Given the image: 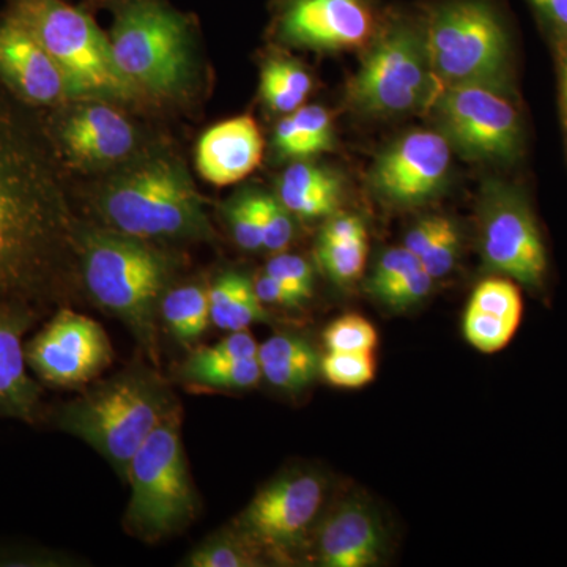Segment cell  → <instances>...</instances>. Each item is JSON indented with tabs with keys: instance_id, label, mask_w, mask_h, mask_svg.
I'll list each match as a JSON object with an SVG mask.
<instances>
[{
	"instance_id": "6da1fadb",
	"label": "cell",
	"mask_w": 567,
	"mask_h": 567,
	"mask_svg": "<svg viewBox=\"0 0 567 567\" xmlns=\"http://www.w3.org/2000/svg\"><path fill=\"white\" fill-rule=\"evenodd\" d=\"M0 84V298L59 300L73 224L44 123Z\"/></svg>"
},
{
	"instance_id": "7a4b0ae2",
	"label": "cell",
	"mask_w": 567,
	"mask_h": 567,
	"mask_svg": "<svg viewBox=\"0 0 567 567\" xmlns=\"http://www.w3.org/2000/svg\"><path fill=\"white\" fill-rule=\"evenodd\" d=\"M175 406L158 375L132 371L62 405L52 423L84 440L126 476L134 454Z\"/></svg>"
},
{
	"instance_id": "3957f363",
	"label": "cell",
	"mask_w": 567,
	"mask_h": 567,
	"mask_svg": "<svg viewBox=\"0 0 567 567\" xmlns=\"http://www.w3.org/2000/svg\"><path fill=\"white\" fill-rule=\"evenodd\" d=\"M82 271L89 292L121 317L141 344L156 350V311L169 279L166 259L128 235H92L85 240Z\"/></svg>"
},
{
	"instance_id": "277c9868",
	"label": "cell",
	"mask_w": 567,
	"mask_h": 567,
	"mask_svg": "<svg viewBox=\"0 0 567 567\" xmlns=\"http://www.w3.org/2000/svg\"><path fill=\"white\" fill-rule=\"evenodd\" d=\"M3 13L20 21L61 66L73 99H130L137 89L115 65L110 40L65 0H7Z\"/></svg>"
},
{
	"instance_id": "5b68a950",
	"label": "cell",
	"mask_w": 567,
	"mask_h": 567,
	"mask_svg": "<svg viewBox=\"0 0 567 567\" xmlns=\"http://www.w3.org/2000/svg\"><path fill=\"white\" fill-rule=\"evenodd\" d=\"M181 423V409L175 406L126 470L132 486L126 527L148 543L181 532L196 517L197 498L183 453Z\"/></svg>"
},
{
	"instance_id": "8992f818",
	"label": "cell",
	"mask_w": 567,
	"mask_h": 567,
	"mask_svg": "<svg viewBox=\"0 0 567 567\" xmlns=\"http://www.w3.org/2000/svg\"><path fill=\"white\" fill-rule=\"evenodd\" d=\"M102 210L114 229L140 240L210 233L188 175L167 159H153L123 174L104 193Z\"/></svg>"
},
{
	"instance_id": "52a82bcc",
	"label": "cell",
	"mask_w": 567,
	"mask_h": 567,
	"mask_svg": "<svg viewBox=\"0 0 567 567\" xmlns=\"http://www.w3.org/2000/svg\"><path fill=\"white\" fill-rule=\"evenodd\" d=\"M110 44L115 65L137 91L175 95L189 80L188 22L159 0H122Z\"/></svg>"
},
{
	"instance_id": "ba28073f",
	"label": "cell",
	"mask_w": 567,
	"mask_h": 567,
	"mask_svg": "<svg viewBox=\"0 0 567 567\" xmlns=\"http://www.w3.org/2000/svg\"><path fill=\"white\" fill-rule=\"evenodd\" d=\"M436 93L461 82H498L507 55L505 29L481 0H454L432 14L424 40Z\"/></svg>"
},
{
	"instance_id": "9c48e42d",
	"label": "cell",
	"mask_w": 567,
	"mask_h": 567,
	"mask_svg": "<svg viewBox=\"0 0 567 567\" xmlns=\"http://www.w3.org/2000/svg\"><path fill=\"white\" fill-rule=\"evenodd\" d=\"M434 85L424 40L409 25L388 29L368 51L350 85L352 102L369 114H399L425 102Z\"/></svg>"
},
{
	"instance_id": "30bf717a",
	"label": "cell",
	"mask_w": 567,
	"mask_h": 567,
	"mask_svg": "<svg viewBox=\"0 0 567 567\" xmlns=\"http://www.w3.org/2000/svg\"><path fill=\"white\" fill-rule=\"evenodd\" d=\"M434 100L436 118L447 142L468 158L507 159L517 152L518 114L498 82L447 85Z\"/></svg>"
},
{
	"instance_id": "8fae6325",
	"label": "cell",
	"mask_w": 567,
	"mask_h": 567,
	"mask_svg": "<svg viewBox=\"0 0 567 567\" xmlns=\"http://www.w3.org/2000/svg\"><path fill=\"white\" fill-rule=\"evenodd\" d=\"M324 499V481L316 473L290 472L260 488L237 517L234 532L275 558L300 550L315 527Z\"/></svg>"
},
{
	"instance_id": "7c38bea8",
	"label": "cell",
	"mask_w": 567,
	"mask_h": 567,
	"mask_svg": "<svg viewBox=\"0 0 567 567\" xmlns=\"http://www.w3.org/2000/svg\"><path fill=\"white\" fill-rule=\"evenodd\" d=\"M110 339L95 320L63 308L25 344V361L52 386L76 388L92 382L110 365Z\"/></svg>"
},
{
	"instance_id": "4fadbf2b",
	"label": "cell",
	"mask_w": 567,
	"mask_h": 567,
	"mask_svg": "<svg viewBox=\"0 0 567 567\" xmlns=\"http://www.w3.org/2000/svg\"><path fill=\"white\" fill-rule=\"evenodd\" d=\"M481 249L487 267L528 289L543 287L547 254L528 204L516 193L492 194L484 207Z\"/></svg>"
},
{
	"instance_id": "5bb4252c",
	"label": "cell",
	"mask_w": 567,
	"mask_h": 567,
	"mask_svg": "<svg viewBox=\"0 0 567 567\" xmlns=\"http://www.w3.org/2000/svg\"><path fill=\"white\" fill-rule=\"evenodd\" d=\"M450 163V142L443 134L410 133L377 159L372 183L390 203H424L442 188Z\"/></svg>"
},
{
	"instance_id": "9a60e30c",
	"label": "cell",
	"mask_w": 567,
	"mask_h": 567,
	"mask_svg": "<svg viewBox=\"0 0 567 567\" xmlns=\"http://www.w3.org/2000/svg\"><path fill=\"white\" fill-rule=\"evenodd\" d=\"M0 84L32 110H51L73 99L61 66L7 13L0 17Z\"/></svg>"
},
{
	"instance_id": "2e32d148",
	"label": "cell",
	"mask_w": 567,
	"mask_h": 567,
	"mask_svg": "<svg viewBox=\"0 0 567 567\" xmlns=\"http://www.w3.org/2000/svg\"><path fill=\"white\" fill-rule=\"evenodd\" d=\"M374 32V17L364 0H289L279 18L287 43L312 50H353Z\"/></svg>"
},
{
	"instance_id": "e0dca14e",
	"label": "cell",
	"mask_w": 567,
	"mask_h": 567,
	"mask_svg": "<svg viewBox=\"0 0 567 567\" xmlns=\"http://www.w3.org/2000/svg\"><path fill=\"white\" fill-rule=\"evenodd\" d=\"M40 309L0 298V416L29 424L41 417V388L29 375L22 338L39 320Z\"/></svg>"
},
{
	"instance_id": "ac0fdd59",
	"label": "cell",
	"mask_w": 567,
	"mask_h": 567,
	"mask_svg": "<svg viewBox=\"0 0 567 567\" xmlns=\"http://www.w3.org/2000/svg\"><path fill=\"white\" fill-rule=\"evenodd\" d=\"M47 133L54 152L61 151L82 164L118 162L136 144L132 123L121 112L104 104L78 107L55 121Z\"/></svg>"
},
{
	"instance_id": "d6986e66",
	"label": "cell",
	"mask_w": 567,
	"mask_h": 567,
	"mask_svg": "<svg viewBox=\"0 0 567 567\" xmlns=\"http://www.w3.org/2000/svg\"><path fill=\"white\" fill-rule=\"evenodd\" d=\"M264 140L249 115L218 123L197 144V171L212 185L227 186L244 181L262 162Z\"/></svg>"
},
{
	"instance_id": "ffe728a7",
	"label": "cell",
	"mask_w": 567,
	"mask_h": 567,
	"mask_svg": "<svg viewBox=\"0 0 567 567\" xmlns=\"http://www.w3.org/2000/svg\"><path fill=\"white\" fill-rule=\"evenodd\" d=\"M317 550L324 567L375 566L383 536L374 513L360 502L342 503L320 527Z\"/></svg>"
},
{
	"instance_id": "44dd1931",
	"label": "cell",
	"mask_w": 567,
	"mask_h": 567,
	"mask_svg": "<svg viewBox=\"0 0 567 567\" xmlns=\"http://www.w3.org/2000/svg\"><path fill=\"white\" fill-rule=\"evenodd\" d=\"M279 200L303 219L334 215L341 203V182L330 171L309 163H295L279 181Z\"/></svg>"
},
{
	"instance_id": "7402d4cb",
	"label": "cell",
	"mask_w": 567,
	"mask_h": 567,
	"mask_svg": "<svg viewBox=\"0 0 567 567\" xmlns=\"http://www.w3.org/2000/svg\"><path fill=\"white\" fill-rule=\"evenodd\" d=\"M212 322L224 331L248 330L252 323L270 322L254 282L241 274H224L208 289Z\"/></svg>"
},
{
	"instance_id": "603a6c76",
	"label": "cell",
	"mask_w": 567,
	"mask_h": 567,
	"mask_svg": "<svg viewBox=\"0 0 567 567\" xmlns=\"http://www.w3.org/2000/svg\"><path fill=\"white\" fill-rule=\"evenodd\" d=\"M275 147L284 158H308L333 147V122L322 106H301L276 126Z\"/></svg>"
},
{
	"instance_id": "cb8c5ba5",
	"label": "cell",
	"mask_w": 567,
	"mask_h": 567,
	"mask_svg": "<svg viewBox=\"0 0 567 567\" xmlns=\"http://www.w3.org/2000/svg\"><path fill=\"white\" fill-rule=\"evenodd\" d=\"M159 309L171 333L183 344L197 341L212 322L208 289L199 284L169 290L164 295Z\"/></svg>"
},
{
	"instance_id": "d4e9b609",
	"label": "cell",
	"mask_w": 567,
	"mask_h": 567,
	"mask_svg": "<svg viewBox=\"0 0 567 567\" xmlns=\"http://www.w3.org/2000/svg\"><path fill=\"white\" fill-rule=\"evenodd\" d=\"M182 375L199 386L216 390H249L259 383L262 368L259 360H213L200 350L194 352L183 364Z\"/></svg>"
},
{
	"instance_id": "484cf974",
	"label": "cell",
	"mask_w": 567,
	"mask_h": 567,
	"mask_svg": "<svg viewBox=\"0 0 567 567\" xmlns=\"http://www.w3.org/2000/svg\"><path fill=\"white\" fill-rule=\"evenodd\" d=\"M311 87V76L298 63L274 59L264 65L260 92L271 110L292 114L303 106Z\"/></svg>"
},
{
	"instance_id": "4316f807",
	"label": "cell",
	"mask_w": 567,
	"mask_h": 567,
	"mask_svg": "<svg viewBox=\"0 0 567 567\" xmlns=\"http://www.w3.org/2000/svg\"><path fill=\"white\" fill-rule=\"evenodd\" d=\"M260 561V551L235 532L212 537L188 558L193 567H252L262 565Z\"/></svg>"
},
{
	"instance_id": "83f0119b",
	"label": "cell",
	"mask_w": 567,
	"mask_h": 567,
	"mask_svg": "<svg viewBox=\"0 0 567 567\" xmlns=\"http://www.w3.org/2000/svg\"><path fill=\"white\" fill-rule=\"evenodd\" d=\"M320 374L338 388L369 385L377 374L374 352H328L320 360Z\"/></svg>"
},
{
	"instance_id": "f1b7e54d",
	"label": "cell",
	"mask_w": 567,
	"mask_h": 567,
	"mask_svg": "<svg viewBox=\"0 0 567 567\" xmlns=\"http://www.w3.org/2000/svg\"><path fill=\"white\" fill-rule=\"evenodd\" d=\"M319 260L323 270L338 284L357 281L368 259V237L347 241L319 240Z\"/></svg>"
},
{
	"instance_id": "f546056e",
	"label": "cell",
	"mask_w": 567,
	"mask_h": 567,
	"mask_svg": "<svg viewBox=\"0 0 567 567\" xmlns=\"http://www.w3.org/2000/svg\"><path fill=\"white\" fill-rule=\"evenodd\" d=\"M516 320L502 319L466 306L464 316V334L466 341L483 353H495L505 349L517 333Z\"/></svg>"
},
{
	"instance_id": "4dcf8cb0",
	"label": "cell",
	"mask_w": 567,
	"mask_h": 567,
	"mask_svg": "<svg viewBox=\"0 0 567 567\" xmlns=\"http://www.w3.org/2000/svg\"><path fill=\"white\" fill-rule=\"evenodd\" d=\"M323 342L328 352H374L379 333L364 317L347 315L328 324Z\"/></svg>"
},
{
	"instance_id": "1f68e13d",
	"label": "cell",
	"mask_w": 567,
	"mask_h": 567,
	"mask_svg": "<svg viewBox=\"0 0 567 567\" xmlns=\"http://www.w3.org/2000/svg\"><path fill=\"white\" fill-rule=\"evenodd\" d=\"M468 306L516 322H520L524 312V303L516 284L499 278L481 282L470 298Z\"/></svg>"
},
{
	"instance_id": "d6a6232c",
	"label": "cell",
	"mask_w": 567,
	"mask_h": 567,
	"mask_svg": "<svg viewBox=\"0 0 567 567\" xmlns=\"http://www.w3.org/2000/svg\"><path fill=\"white\" fill-rule=\"evenodd\" d=\"M260 226H262L264 248L281 252L293 238L292 213L284 207L278 197L257 193Z\"/></svg>"
},
{
	"instance_id": "836d02e7",
	"label": "cell",
	"mask_w": 567,
	"mask_h": 567,
	"mask_svg": "<svg viewBox=\"0 0 567 567\" xmlns=\"http://www.w3.org/2000/svg\"><path fill=\"white\" fill-rule=\"evenodd\" d=\"M230 229L235 241L246 251H257L264 248L262 226H260L259 208H257V193L244 194L230 204Z\"/></svg>"
},
{
	"instance_id": "e575fe53",
	"label": "cell",
	"mask_w": 567,
	"mask_h": 567,
	"mask_svg": "<svg viewBox=\"0 0 567 567\" xmlns=\"http://www.w3.org/2000/svg\"><path fill=\"white\" fill-rule=\"evenodd\" d=\"M257 360L260 365L320 364L322 358L306 339L292 334H276L259 346Z\"/></svg>"
},
{
	"instance_id": "d590c367",
	"label": "cell",
	"mask_w": 567,
	"mask_h": 567,
	"mask_svg": "<svg viewBox=\"0 0 567 567\" xmlns=\"http://www.w3.org/2000/svg\"><path fill=\"white\" fill-rule=\"evenodd\" d=\"M423 267L421 265L420 257L415 254L410 252L405 246L402 248L388 249L382 257H380L379 264L375 265L374 271H372L371 278L365 284V289L377 298L380 293L385 292L388 287L393 286L399 279L404 276L412 274L417 268Z\"/></svg>"
},
{
	"instance_id": "8d00e7d4",
	"label": "cell",
	"mask_w": 567,
	"mask_h": 567,
	"mask_svg": "<svg viewBox=\"0 0 567 567\" xmlns=\"http://www.w3.org/2000/svg\"><path fill=\"white\" fill-rule=\"evenodd\" d=\"M265 271L278 279L287 289L300 295L305 301L315 293V274L311 265L306 262L303 257L295 254H279L268 262Z\"/></svg>"
},
{
	"instance_id": "74e56055",
	"label": "cell",
	"mask_w": 567,
	"mask_h": 567,
	"mask_svg": "<svg viewBox=\"0 0 567 567\" xmlns=\"http://www.w3.org/2000/svg\"><path fill=\"white\" fill-rule=\"evenodd\" d=\"M461 254V234L456 224L447 221L442 233L435 238L434 244L429 246L420 257L421 265L434 279L443 278L451 274L454 265L457 264Z\"/></svg>"
},
{
	"instance_id": "f35d334b",
	"label": "cell",
	"mask_w": 567,
	"mask_h": 567,
	"mask_svg": "<svg viewBox=\"0 0 567 567\" xmlns=\"http://www.w3.org/2000/svg\"><path fill=\"white\" fill-rule=\"evenodd\" d=\"M434 281L435 279L421 267L399 279L393 286L388 287L385 292L377 297V300L382 301L393 311H405V309L421 303L429 297L432 287H434Z\"/></svg>"
},
{
	"instance_id": "ab89813d",
	"label": "cell",
	"mask_w": 567,
	"mask_h": 567,
	"mask_svg": "<svg viewBox=\"0 0 567 567\" xmlns=\"http://www.w3.org/2000/svg\"><path fill=\"white\" fill-rule=\"evenodd\" d=\"M260 368L270 385L287 393L305 390L320 374V364H267Z\"/></svg>"
},
{
	"instance_id": "60d3db41",
	"label": "cell",
	"mask_w": 567,
	"mask_h": 567,
	"mask_svg": "<svg viewBox=\"0 0 567 567\" xmlns=\"http://www.w3.org/2000/svg\"><path fill=\"white\" fill-rule=\"evenodd\" d=\"M199 350L205 357L213 358V360L237 361L256 358L259 346L248 330H241L233 331V334L224 338L218 344Z\"/></svg>"
},
{
	"instance_id": "b9f144b4",
	"label": "cell",
	"mask_w": 567,
	"mask_h": 567,
	"mask_svg": "<svg viewBox=\"0 0 567 567\" xmlns=\"http://www.w3.org/2000/svg\"><path fill=\"white\" fill-rule=\"evenodd\" d=\"M254 289H256L257 297H259V300L262 301L264 305L293 309L301 308V306L306 303L300 295L287 289L284 284L275 279L274 276L268 275L267 271L260 275L257 281L254 282Z\"/></svg>"
},
{
	"instance_id": "7bdbcfd3",
	"label": "cell",
	"mask_w": 567,
	"mask_h": 567,
	"mask_svg": "<svg viewBox=\"0 0 567 567\" xmlns=\"http://www.w3.org/2000/svg\"><path fill=\"white\" fill-rule=\"evenodd\" d=\"M447 221L450 219L443 218V216H431V218L421 219L405 235V248L415 254L416 257L423 256L425 249L434 244L435 238L442 233Z\"/></svg>"
},
{
	"instance_id": "ee69618b",
	"label": "cell",
	"mask_w": 567,
	"mask_h": 567,
	"mask_svg": "<svg viewBox=\"0 0 567 567\" xmlns=\"http://www.w3.org/2000/svg\"><path fill=\"white\" fill-rule=\"evenodd\" d=\"M365 237H368V233H365L364 223L353 215L334 216L320 234V240L324 241H347Z\"/></svg>"
},
{
	"instance_id": "f6af8a7d",
	"label": "cell",
	"mask_w": 567,
	"mask_h": 567,
	"mask_svg": "<svg viewBox=\"0 0 567 567\" xmlns=\"http://www.w3.org/2000/svg\"><path fill=\"white\" fill-rule=\"evenodd\" d=\"M532 2L551 21L567 29V0H532Z\"/></svg>"
},
{
	"instance_id": "bcb514c9",
	"label": "cell",
	"mask_w": 567,
	"mask_h": 567,
	"mask_svg": "<svg viewBox=\"0 0 567 567\" xmlns=\"http://www.w3.org/2000/svg\"><path fill=\"white\" fill-rule=\"evenodd\" d=\"M565 95H566V102H567V61L565 65Z\"/></svg>"
}]
</instances>
